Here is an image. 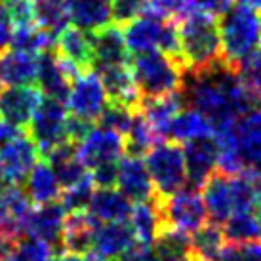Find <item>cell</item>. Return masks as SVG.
I'll return each mask as SVG.
<instances>
[{
  "mask_svg": "<svg viewBox=\"0 0 261 261\" xmlns=\"http://www.w3.org/2000/svg\"><path fill=\"white\" fill-rule=\"evenodd\" d=\"M183 152L187 166V183L193 189H200L204 181L218 170V143L214 134L185 143Z\"/></svg>",
  "mask_w": 261,
  "mask_h": 261,
  "instance_id": "16",
  "label": "cell"
},
{
  "mask_svg": "<svg viewBox=\"0 0 261 261\" xmlns=\"http://www.w3.org/2000/svg\"><path fill=\"white\" fill-rule=\"evenodd\" d=\"M95 227H97V221L88 212L67 214L65 229H63V250L80 255L92 252Z\"/></svg>",
  "mask_w": 261,
  "mask_h": 261,
  "instance_id": "29",
  "label": "cell"
},
{
  "mask_svg": "<svg viewBox=\"0 0 261 261\" xmlns=\"http://www.w3.org/2000/svg\"><path fill=\"white\" fill-rule=\"evenodd\" d=\"M218 261H261V242L252 240L244 244H227Z\"/></svg>",
  "mask_w": 261,
  "mask_h": 261,
  "instance_id": "44",
  "label": "cell"
},
{
  "mask_svg": "<svg viewBox=\"0 0 261 261\" xmlns=\"http://www.w3.org/2000/svg\"><path fill=\"white\" fill-rule=\"evenodd\" d=\"M38 71H37V84L38 90L46 97L58 99V101H67L73 79L67 74L65 67L61 65L56 50L44 51L38 56Z\"/></svg>",
  "mask_w": 261,
  "mask_h": 261,
  "instance_id": "20",
  "label": "cell"
},
{
  "mask_svg": "<svg viewBox=\"0 0 261 261\" xmlns=\"http://www.w3.org/2000/svg\"><path fill=\"white\" fill-rule=\"evenodd\" d=\"M109 0H69V23L86 33H95L111 25Z\"/></svg>",
  "mask_w": 261,
  "mask_h": 261,
  "instance_id": "27",
  "label": "cell"
},
{
  "mask_svg": "<svg viewBox=\"0 0 261 261\" xmlns=\"http://www.w3.org/2000/svg\"><path fill=\"white\" fill-rule=\"evenodd\" d=\"M231 139L242 172L261 181V107H254L231 124Z\"/></svg>",
  "mask_w": 261,
  "mask_h": 261,
  "instance_id": "8",
  "label": "cell"
},
{
  "mask_svg": "<svg viewBox=\"0 0 261 261\" xmlns=\"http://www.w3.org/2000/svg\"><path fill=\"white\" fill-rule=\"evenodd\" d=\"M234 214L255 212L261 204V181L250 174H237L229 177Z\"/></svg>",
  "mask_w": 261,
  "mask_h": 261,
  "instance_id": "35",
  "label": "cell"
},
{
  "mask_svg": "<svg viewBox=\"0 0 261 261\" xmlns=\"http://www.w3.org/2000/svg\"><path fill=\"white\" fill-rule=\"evenodd\" d=\"M25 193L33 204H48L56 202L61 196V185L51 170L50 162H37L31 174L25 179Z\"/></svg>",
  "mask_w": 261,
  "mask_h": 261,
  "instance_id": "30",
  "label": "cell"
},
{
  "mask_svg": "<svg viewBox=\"0 0 261 261\" xmlns=\"http://www.w3.org/2000/svg\"><path fill=\"white\" fill-rule=\"evenodd\" d=\"M67 210L61 202L38 204L33 208L25 223V234H31L35 239L44 240L50 244L54 254L58 248H63V229H65Z\"/></svg>",
  "mask_w": 261,
  "mask_h": 261,
  "instance_id": "13",
  "label": "cell"
},
{
  "mask_svg": "<svg viewBox=\"0 0 261 261\" xmlns=\"http://www.w3.org/2000/svg\"><path fill=\"white\" fill-rule=\"evenodd\" d=\"M183 105H185L183 97L177 92V94L162 95V97H143L139 111L143 113L154 136L160 141H164L168 138V128H170L172 118L183 109Z\"/></svg>",
  "mask_w": 261,
  "mask_h": 261,
  "instance_id": "24",
  "label": "cell"
},
{
  "mask_svg": "<svg viewBox=\"0 0 261 261\" xmlns=\"http://www.w3.org/2000/svg\"><path fill=\"white\" fill-rule=\"evenodd\" d=\"M145 166L151 175L156 198H166L187 185L183 147L175 141H160L147 152Z\"/></svg>",
  "mask_w": 261,
  "mask_h": 261,
  "instance_id": "5",
  "label": "cell"
},
{
  "mask_svg": "<svg viewBox=\"0 0 261 261\" xmlns=\"http://www.w3.org/2000/svg\"><path fill=\"white\" fill-rule=\"evenodd\" d=\"M35 23L58 37L69 27V0H33Z\"/></svg>",
  "mask_w": 261,
  "mask_h": 261,
  "instance_id": "32",
  "label": "cell"
},
{
  "mask_svg": "<svg viewBox=\"0 0 261 261\" xmlns=\"http://www.w3.org/2000/svg\"><path fill=\"white\" fill-rule=\"evenodd\" d=\"M51 255H54V250L50 244L31 234H23L21 239L15 240V244L8 252L4 261H50Z\"/></svg>",
  "mask_w": 261,
  "mask_h": 261,
  "instance_id": "39",
  "label": "cell"
},
{
  "mask_svg": "<svg viewBox=\"0 0 261 261\" xmlns=\"http://www.w3.org/2000/svg\"><path fill=\"white\" fill-rule=\"evenodd\" d=\"M162 214L164 227L174 231L193 234L208 223V214L202 195L196 189H181L166 198H156Z\"/></svg>",
  "mask_w": 261,
  "mask_h": 261,
  "instance_id": "6",
  "label": "cell"
},
{
  "mask_svg": "<svg viewBox=\"0 0 261 261\" xmlns=\"http://www.w3.org/2000/svg\"><path fill=\"white\" fill-rule=\"evenodd\" d=\"M111 4V15L115 25H128L136 17L143 14L145 0H109Z\"/></svg>",
  "mask_w": 261,
  "mask_h": 261,
  "instance_id": "43",
  "label": "cell"
},
{
  "mask_svg": "<svg viewBox=\"0 0 261 261\" xmlns=\"http://www.w3.org/2000/svg\"><path fill=\"white\" fill-rule=\"evenodd\" d=\"M130 223L136 242L143 246H152L160 231L164 229L162 214H160L159 200H147V202H138L132 208Z\"/></svg>",
  "mask_w": 261,
  "mask_h": 261,
  "instance_id": "28",
  "label": "cell"
},
{
  "mask_svg": "<svg viewBox=\"0 0 261 261\" xmlns=\"http://www.w3.org/2000/svg\"><path fill=\"white\" fill-rule=\"evenodd\" d=\"M202 200L206 206V214L212 223H225L227 219L234 214L232 208V195H231V183H229V175L221 174V172H214V174L204 181L202 185Z\"/></svg>",
  "mask_w": 261,
  "mask_h": 261,
  "instance_id": "22",
  "label": "cell"
},
{
  "mask_svg": "<svg viewBox=\"0 0 261 261\" xmlns=\"http://www.w3.org/2000/svg\"><path fill=\"white\" fill-rule=\"evenodd\" d=\"M255 214H257V223H259V239H261V204L257 206V210H255Z\"/></svg>",
  "mask_w": 261,
  "mask_h": 261,
  "instance_id": "51",
  "label": "cell"
},
{
  "mask_svg": "<svg viewBox=\"0 0 261 261\" xmlns=\"http://www.w3.org/2000/svg\"><path fill=\"white\" fill-rule=\"evenodd\" d=\"M132 73L143 97H162L177 94L183 86L187 67L181 59L166 56L159 50L134 56Z\"/></svg>",
  "mask_w": 261,
  "mask_h": 261,
  "instance_id": "4",
  "label": "cell"
},
{
  "mask_svg": "<svg viewBox=\"0 0 261 261\" xmlns=\"http://www.w3.org/2000/svg\"><path fill=\"white\" fill-rule=\"evenodd\" d=\"M124 143H126V152L134 154V156L147 154L156 143H160V139L154 136V132L151 130V126L139 109H136V113H134L130 128L124 136Z\"/></svg>",
  "mask_w": 261,
  "mask_h": 261,
  "instance_id": "36",
  "label": "cell"
},
{
  "mask_svg": "<svg viewBox=\"0 0 261 261\" xmlns=\"http://www.w3.org/2000/svg\"><path fill=\"white\" fill-rule=\"evenodd\" d=\"M56 38V54L67 65H71L79 73L92 69V33L67 27Z\"/></svg>",
  "mask_w": 261,
  "mask_h": 261,
  "instance_id": "21",
  "label": "cell"
},
{
  "mask_svg": "<svg viewBox=\"0 0 261 261\" xmlns=\"http://www.w3.org/2000/svg\"><path fill=\"white\" fill-rule=\"evenodd\" d=\"M116 185H118V191L132 202H147L152 196H156L145 160L141 156L126 154L118 160Z\"/></svg>",
  "mask_w": 261,
  "mask_h": 261,
  "instance_id": "15",
  "label": "cell"
},
{
  "mask_svg": "<svg viewBox=\"0 0 261 261\" xmlns=\"http://www.w3.org/2000/svg\"><path fill=\"white\" fill-rule=\"evenodd\" d=\"M107 103H109V97H107L105 86L94 69L80 73L73 80L71 92L67 97V111H71V115L95 122L103 109L107 107Z\"/></svg>",
  "mask_w": 261,
  "mask_h": 261,
  "instance_id": "9",
  "label": "cell"
},
{
  "mask_svg": "<svg viewBox=\"0 0 261 261\" xmlns=\"http://www.w3.org/2000/svg\"><path fill=\"white\" fill-rule=\"evenodd\" d=\"M116 174H118V162H105V164H99L90 170V175L97 189L115 187Z\"/></svg>",
  "mask_w": 261,
  "mask_h": 261,
  "instance_id": "45",
  "label": "cell"
},
{
  "mask_svg": "<svg viewBox=\"0 0 261 261\" xmlns=\"http://www.w3.org/2000/svg\"><path fill=\"white\" fill-rule=\"evenodd\" d=\"M76 152L88 170L105 162H118L126 152L124 136L101 126H94L76 145Z\"/></svg>",
  "mask_w": 261,
  "mask_h": 261,
  "instance_id": "12",
  "label": "cell"
},
{
  "mask_svg": "<svg viewBox=\"0 0 261 261\" xmlns=\"http://www.w3.org/2000/svg\"><path fill=\"white\" fill-rule=\"evenodd\" d=\"M164 23L166 21H160V19L149 17V15H139L134 21L128 23L122 31L128 51L138 56V54L159 50Z\"/></svg>",
  "mask_w": 261,
  "mask_h": 261,
  "instance_id": "26",
  "label": "cell"
},
{
  "mask_svg": "<svg viewBox=\"0 0 261 261\" xmlns=\"http://www.w3.org/2000/svg\"><path fill=\"white\" fill-rule=\"evenodd\" d=\"M50 261H86V257L80 254H71V252H65V254H58L56 257H51Z\"/></svg>",
  "mask_w": 261,
  "mask_h": 261,
  "instance_id": "49",
  "label": "cell"
},
{
  "mask_svg": "<svg viewBox=\"0 0 261 261\" xmlns=\"http://www.w3.org/2000/svg\"><path fill=\"white\" fill-rule=\"evenodd\" d=\"M12 37H14V23L6 10L0 6V54L12 46Z\"/></svg>",
  "mask_w": 261,
  "mask_h": 261,
  "instance_id": "48",
  "label": "cell"
},
{
  "mask_svg": "<svg viewBox=\"0 0 261 261\" xmlns=\"http://www.w3.org/2000/svg\"><path fill=\"white\" fill-rule=\"evenodd\" d=\"M181 58L189 71H198L214 65L221 58L219 23L214 15L191 12L179 25Z\"/></svg>",
  "mask_w": 261,
  "mask_h": 261,
  "instance_id": "3",
  "label": "cell"
},
{
  "mask_svg": "<svg viewBox=\"0 0 261 261\" xmlns=\"http://www.w3.org/2000/svg\"><path fill=\"white\" fill-rule=\"evenodd\" d=\"M130 51L126 48L124 33L118 25H107L92 33V69L101 71L105 67L126 65Z\"/></svg>",
  "mask_w": 261,
  "mask_h": 261,
  "instance_id": "17",
  "label": "cell"
},
{
  "mask_svg": "<svg viewBox=\"0 0 261 261\" xmlns=\"http://www.w3.org/2000/svg\"><path fill=\"white\" fill-rule=\"evenodd\" d=\"M138 244L134 231L128 221L116 223H97L92 240V252L103 257L105 261H113L118 255L126 254L130 248Z\"/></svg>",
  "mask_w": 261,
  "mask_h": 261,
  "instance_id": "19",
  "label": "cell"
},
{
  "mask_svg": "<svg viewBox=\"0 0 261 261\" xmlns=\"http://www.w3.org/2000/svg\"><path fill=\"white\" fill-rule=\"evenodd\" d=\"M101 79L107 97L111 103H118L130 109H139L143 95L139 92L138 82L134 79L130 65H115L105 67L101 71H95Z\"/></svg>",
  "mask_w": 261,
  "mask_h": 261,
  "instance_id": "18",
  "label": "cell"
},
{
  "mask_svg": "<svg viewBox=\"0 0 261 261\" xmlns=\"http://www.w3.org/2000/svg\"><path fill=\"white\" fill-rule=\"evenodd\" d=\"M195 10V0H145L141 15H149L160 21H181Z\"/></svg>",
  "mask_w": 261,
  "mask_h": 261,
  "instance_id": "38",
  "label": "cell"
},
{
  "mask_svg": "<svg viewBox=\"0 0 261 261\" xmlns=\"http://www.w3.org/2000/svg\"><path fill=\"white\" fill-rule=\"evenodd\" d=\"M113 261H159V255L154 252L152 246H143V244H136L130 248L126 254L118 255Z\"/></svg>",
  "mask_w": 261,
  "mask_h": 261,
  "instance_id": "47",
  "label": "cell"
},
{
  "mask_svg": "<svg viewBox=\"0 0 261 261\" xmlns=\"http://www.w3.org/2000/svg\"><path fill=\"white\" fill-rule=\"evenodd\" d=\"M134 113H136V109H130V107H124V105L109 101L95 122L101 128L113 130L116 134H120V136H126V132H128L132 124V118H134Z\"/></svg>",
  "mask_w": 261,
  "mask_h": 261,
  "instance_id": "41",
  "label": "cell"
},
{
  "mask_svg": "<svg viewBox=\"0 0 261 261\" xmlns=\"http://www.w3.org/2000/svg\"><path fill=\"white\" fill-rule=\"evenodd\" d=\"M67 118L69 111L63 101L42 97L29 122V136L37 143L44 156L67 139Z\"/></svg>",
  "mask_w": 261,
  "mask_h": 261,
  "instance_id": "7",
  "label": "cell"
},
{
  "mask_svg": "<svg viewBox=\"0 0 261 261\" xmlns=\"http://www.w3.org/2000/svg\"><path fill=\"white\" fill-rule=\"evenodd\" d=\"M234 0H195V6L208 15L214 17H221L223 14H227L232 8Z\"/></svg>",
  "mask_w": 261,
  "mask_h": 261,
  "instance_id": "46",
  "label": "cell"
},
{
  "mask_svg": "<svg viewBox=\"0 0 261 261\" xmlns=\"http://www.w3.org/2000/svg\"><path fill=\"white\" fill-rule=\"evenodd\" d=\"M214 134L210 120L195 109H181L172 118L168 128V138L175 143H189L200 138H208Z\"/></svg>",
  "mask_w": 261,
  "mask_h": 261,
  "instance_id": "31",
  "label": "cell"
},
{
  "mask_svg": "<svg viewBox=\"0 0 261 261\" xmlns=\"http://www.w3.org/2000/svg\"><path fill=\"white\" fill-rule=\"evenodd\" d=\"M132 200L115 187L95 189L92 200L88 204V214L97 223H116V221H128L132 214Z\"/></svg>",
  "mask_w": 261,
  "mask_h": 261,
  "instance_id": "23",
  "label": "cell"
},
{
  "mask_svg": "<svg viewBox=\"0 0 261 261\" xmlns=\"http://www.w3.org/2000/svg\"><path fill=\"white\" fill-rule=\"evenodd\" d=\"M223 237L229 244H244L259 239V223L255 212H242L232 214L223 223Z\"/></svg>",
  "mask_w": 261,
  "mask_h": 261,
  "instance_id": "37",
  "label": "cell"
},
{
  "mask_svg": "<svg viewBox=\"0 0 261 261\" xmlns=\"http://www.w3.org/2000/svg\"><path fill=\"white\" fill-rule=\"evenodd\" d=\"M31 210L33 202L25 189L0 179V234L12 240L21 239Z\"/></svg>",
  "mask_w": 261,
  "mask_h": 261,
  "instance_id": "11",
  "label": "cell"
},
{
  "mask_svg": "<svg viewBox=\"0 0 261 261\" xmlns=\"http://www.w3.org/2000/svg\"><path fill=\"white\" fill-rule=\"evenodd\" d=\"M257 56H259V58H261V46H259V50H257Z\"/></svg>",
  "mask_w": 261,
  "mask_h": 261,
  "instance_id": "53",
  "label": "cell"
},
{
  "mask_svg": "<svg viewBox=\"0 0 261 261\" xmlns=\"http://www.w3.org/2000/svg\"><path fill=\"white\" fill-rule=\"evenodd\" d=\"M38 154L40 151L37 143L25 132L6 141L4 145H0V179L21 185L38 162Z\"/></svg>",
  "mask_w": 261,
  "mask_h": 261,
  "instance_id": "10",
  "label": "cell"
},
{
  "mask_svg": "<svg viewBox=\"0 0 261 261\" xmlns=\"http://www.w3.org/2000/svg\"><path fill=\"white\" fill-rule=\"evenodd\" d=\"M179 94L185 105L210 120L214 130L234 122L255 107L252 95L240 82L239 73L223 59L198 71L187 69Z\"/></svg>",
  "mask_w": 261,
  "mask_h": 261,
  "instance_id": "1",
  "label": "cell"
},
{
  "mask_svg": "<svg viewBox=\"0 0 261 261\" xmlns=\"http://www.w3.org/2000/svg\"><path fill=\"white\" fill-rule=\"evenodd\" d=\"M12 46L14 50L27 51L31 56H40L44 51L56 48V37L44 31L42 27H38L37 23H29V25L14 27Z\"/></svg>",
  "mask_w": 261,
  "mask_h": 261,
  "instance_id": "34",
  "label": "cell"
},
{
  "mask_svg": "<svg viewBox=\"0 0 261 261\" xmlns=\"http://www.w3.org/2000/svg\"><path fill=\"white\" fill-rule=\"evenodd\" d=\"M237 73L240 76V82L248 90V94L252 95L255 107H261V58L255 54Z\"/></svg>",
  "mask_w": 261,
  "mask_h": 261,
  "instance_id": "42",
  "label": "cell"
},
{
  "mask_svg": "<svg viewBox=\"0 0 261 261\" xmlns=\"http://www.w3.org/2000/svg\"><path fill=\"white\" fill-rule=\"evenodd\" d=\"M225 246L227 242L221 227L212 221L191 234V250L198 261H218Z\"/></svg>",
  "mask_w": 261,
  "mask_h": 261,
  "instance_id": "33",
  "label": "cell"
},
{
  "mask_svg": "<svg viewBox=\"0 0 261 261\" xmlns=\"http://www.w3.org/2000/svg\"><path fill=\"white\" fill-rule=\"evenodd\" d=\"M221 58L229 67H240L257 54L261 46V15L248 6H232L219 19Z\"/></svg>",
  "mask_w": 261,
  "mask_h": 261,
  "instance_id": "2",
  "label": "cell"
},
{
  "mask_svg": "<svg viewBox=\"0 0 261 261\" xmlns=\"http://www.w3.org/2000/svg\"><path fill=\"white\" fill-rule=\"evenodd\" d=\"M38 56H31L21 50L0 54V76L8 86H33L37 84Z\"/></svg>",
  "mask_w": 261,
  "mask_h": 261,
  "instance_id": "25",
  "label": "cell"
},
{
  "mask_svg": "<svg viewBox=\"0 0 261 261\" xmlns=\"http://www.w3.org/2000/svg\"><path fill=\"white\" fill-rule=\"evenodd\" d=\"M239 4L252 8L255 12H261V0H239Z\"/></svg>",
  "mask_w": 261,
  "mask_h": 261,
  "instance_id": "50",
  "label": "cell"
},
{
  "mask_svg": "<svg viewBox=\"0 0 261 261\" xmlns=\"http://www.w3.org/2000/svg\"><path fill=\"white\" fill-rule=\"evenodd\" d=\"M42 99L40 90L35 86H8L0 90V120L25 128Z\"/></svg>",
  "mask_w": 261,
  "mask_h": 261,
  "instance_id": "14",
  "label": "cell"
},
{
  "mask_svg": "<svg viewBox=\"0 0 261 261\" xmlns=\"http://www.w3.org/2000/svg\"><path fill=\"white\" fill-rule=\"evenodd\" d=\"M2 84H4V82H2V76H0V90H2Z\"/></svg>",
  "mask_w": 261,
  "mask_h": 261,
  "instance_id": "52",
  "label": "cell"
},
{
  "mask_svg": "<svg viewBox=\"0 0 261 261\" xmlns=\"http://www.w3.org/2000/svg\"><path fill=\"white\" fill-rule=\"evenodd\" d=\"M95 183L92 179V175L88 172V175L84 179H80L79 183H74L71 187L63 189L61 193V200L59 202L63 204V208L67 210V214H76V212H86L88 204L92 200L95 191Z\"/></svg>",
  "mask_w": 261,
  "mask_h": 261,
  "instance_id": "40",
  "label": "cell"
}]
</instances>
